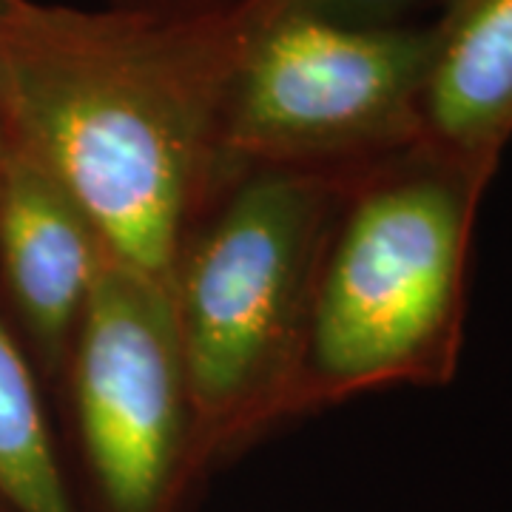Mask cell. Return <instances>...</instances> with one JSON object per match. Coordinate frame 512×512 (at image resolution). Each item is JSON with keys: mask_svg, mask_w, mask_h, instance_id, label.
<instances>
[{"mask_svg": "<svg viewBox=\"0 0 512 512\" xmlns=\"http://www.w3.org/2000/svg\"><path fill=\"white\" fill-rule=\"evenodd\" d=\"M288 0L77 9L9 0L0 72L15 143L86 211L111 259L168 285L225 185L231 92Z\"/></svg>", "mask_w": 512, "mask_h": 512, "instance_id": "6da1fadb", "label": "cell"}, {"mask_svg": "<svg viewBox=\"0 0 512 512\" xmlns=\"http://www.w3.org/2000/svg\"><path fill=\"white\" fill-rule=\"evenodd\" d=\"M359 168H245L185 239L171 302L194 478L293 419L313 296Z\"/></svg>", "mask_w": 512, "mask_h": 512, "instance_id": "7a4b0ae2", "label": "cell"}, {"mask_svg": "<svg viewBox=\"0 0 512 512\" xmlns=\"http://www.w3.org/2000/svg\"><path fill=\"white\" fill-rule=\"evenodd\" d=\"M487 180L424 143L356 174L316 282L293 419L453 373Z\"/></svg>", "mask_w": 512, "mask_h": 512, "instance_id": "3957f363", "label": "cell"}, {"mask_svg": "<svg viewBox=\"0 0 512 512\" xmlns=\"http://www.w3.org/2000/svg\"><path fill=\"white\" fill-rule=\"evenodd\" d=\"M433 46V26L285 6L237 74L222 131L225 180L245 168H359L419 146Z\"/></svg>", "mask_w": 512, "mask_h": 512, "instance_id": "277c9868", "label": "cell"}, {"mask_svg": "<svg viewBox=\"0 0 512 512\" xmlns=\"http://www.w3.org/2000/svg\"><path fill=\"white\" fill-rule=\"evenodd\" d=\"M63 387L92 512H183L200 484L168 285L109 259L80 319Z\"/></svg>", "mask_w": 512, "mask_h": 512, "instance_id": "5b68a950", "label": "cell"}, {"mask_svg": "<svg viewBox=\"0 0 512 512\" xmlns=\"http://www.w3.org/2000/svg\"><path fill=\"white\" fill-rule=\"evenodd\" d=\"M109 259L86 211L15 143L0 168V274L52 382L66 384L80 319Z\"/></svg>", "mask_w": 512, "mask_h": 512, "instance_id": "8992f818", "label": "cell"}, {"mask_svg": "<svg viewBox=\"0 0 512 512\" xmlns=\"http://www.w3.org/2000/svg\"><path fill=\"white\" fill-rule=\"evenodd\" d=\"M433 29L421 143L493 174L512 137V0H453Z\"/></svg>", "mask_w": 512, "mask_h": 512, "instance_id": "52a82bcc", "label": "cell"}, {"mask_svg": "<svg viewBox=\"0 0 512 512\" xmlns=\"http://www.w3.org/2000/svg\"><path fill=\"white\" fill-rule=\"evenodd\" d=\"M0 498L12 512H86L74 498L35 367L0 319Z\"/></svg>", "mask_w": 512, "mask_h": 512, "instance_id": "ba28073f", "label": "cell"}, {"mask_svg": "<svg viewBox=\"0 0 512 512\" xmlns=\"http://www.w3.org/2000/svg\"><path fill=\"white\" fill-rule=\"evenodd\" d=\"M419 3L424 0H291L288 6L296 12L350 23H399L404 12Z\"/></svg>", "mask_w": 512, "mask_h": 512, "instance_id": "9c48e42d", "label": "cell"}, {"mask_svg": "<svg viewBox=\"0 0 512 512\" xmlns=\"http://www.w3.org/2000/svg\"><path fill=\"white\" fill-rule=\"evenodd\" d=\"M15 151V131H12V117H9V103H6V86H3V72H0V168Z\"/></svg>", "mask_w": 512, "mask_h": 512, "instance_id": "30bf717a", "label": "cell"}, {"mask_svg": "<svg viewBox=\"0 0 512 512\" xmlns=\"http://www.w3.org/2000/svg\"><path fill=\"white\" fill-rule=\"evenodd\" d=\"M109 6H123V9H171V6H185L197 0H106Z\"/></svg>", "mask_w": 512, "mask_h": 512, "instance_id": "8fae6325", "label": "cell"}, {"mask_svg": "<svg viewBox=\"0 0 512 512\" xmlns=\"http://www.w3.org/2000/svg\"><path fill=\"white\" fill-rule=\"evenodd\" d=\"M6 3H9V0H0V9H6Z\"/></svg>", "mask_w": 512, "mask_h": 512, "instance_id": "7c38bea8", "label": "cell"}]
</instances>
